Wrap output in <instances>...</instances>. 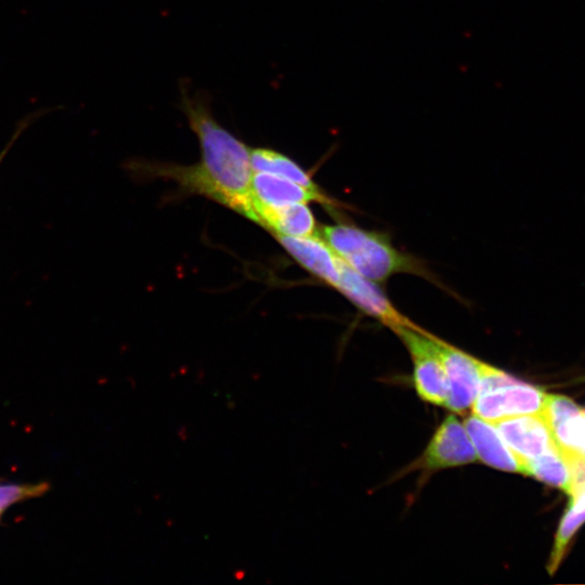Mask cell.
<instances>
[{
	"instance_id": "4fadbf2b",
	"label": "cell",
	"mask_w": 585,
	"mask_h": 585,
	"mask_svg": "<svg viewBox=\"0 0 585 585\" xmlns=\"http://www.w3.org/2000/svg\"><path fill=\"white\" fill-rule=\"evenodd\" d=\"M522 473L559 487L566 493H569L572 486L571 465L557 444L544 454L524 461Z\"/></svg>"
},
{
	"instance_id": "52a82bcc",
	"label": "cell",
	"mask_w": 585,
	"mask_h": 585,
	"mask_svg": "<svg viewBox=\"0 0 585 585\" xmlns=\"http://www.w3.org/2000/svg\"><path fill=\"white\" fill-rule=\"evenodd\" d=\"M500 437L522 464L533 459L557 443L542 414L509 417L494 422Z\"/></svg>"
},
{
	"instance_id": "8fae6325",
	"label": "cell",
	"mask_w": 585,
	"mask_h": 585,
	"mask_svg": "<svg viewBox=\"0 0 585 585\" xmlns=\"http://www.w3.org/2000/svg\"><path fill=\"white\" fill-rule=\"evenodd\" d=\"M464 426L477 458L493 468L522 473L520 461L507 446L494 424L472 415L464 421Z\"/></svg>"
},
{
	"instance_id": "9c48e42d",
	"label": "cell",
	"mask_w": 585,
	"mask_h": 585,
	"mask_svg": "<svg viewBox=\"0 0 585 585\" xmlns=\"http://www.w3.org/2000/svg\"><path fill=\"white\" fill-rule=\"evenodd\" d=\"M250 191L255 213L262 208H276L295 203L316 202L328 207L337 206V203L322 191L310 190L270 172L253 171Z\"/></svg>"
},
{
	"instance_id": "8992f818",
	"label": "cell",
	"mask_w": 585,
	"mask_h": 585,
	"mask_svg": "<svg viewBox=\"0 0 585 585\" xmlns=\"http://www.w3.org/2000/svg\"><path fill=\"white\" fill-rule=\"evenodd\" d=\"M448 384L445 406L464 412L472 406L478 394L482 362L434 337Z\"/></svg>"
},
{
	"instance_id": "5b68a950",
	"label": "cell",
	"mask_w": 585,
	"mask_h": 585,
	"mask_svg": "<svg viewBox=\"0 0 585 585\" xmlns=\"http://www.w3.org/2000/svg\"><path fill=\"white\" fill-rule=\"evenodd\" d=\"M335 289L362 312L391 329L416 326L392 304L375 282L362 276L342 259L339 262V280Z\"/></svg>"
},
{
	"instance_id": "3957f363",
	"label": "cell",
	"mask_w": 585,
	"mask_h": 585,
	"mask_svg": "<svg viewBox=\"0 0 585 585\" xmlns=\"http://www.w3.org/2000/svg\"><path fill=\"white\" fill-rule=\"evenodd\" d=\"M546 395L541 388L482 362L479 391L471 407L473 415L494 424L509 417L541 414Z\"/></svg>"
},
{
	"instance_id": "e0dca14e",
	"label": "cell",
	"mask_w": 585,
	"mask_h": 585,
	"mask_svg": "<svg viewBox=\"0 0 585 585\" xmlns=\"http://www.w3.org/2000/svg\"><path fill=\"white\" fill-rule=\"evenodd\" d=\"M49 490L46 483L38 484H16L2 483L0 484V519L4 511L14 504L21 503L28 498L41 496Z\"/></svg>"
},
{
	"instance_id": "ba28073f",
	"label": "cell",
	"mask_w": 585,
	"mask_h": 585,
	"mask_svg": "<svg viewBox=\"0 0 585 585\" xmlns=\"http://www.w3.org/2000/svg\"><path fill=\"white\" fill-rule=\"evenodd\" d=\"M476 459L477 455L464 424L448 415L430 440L421 464L426 469L438 470L463 466Z\"/></svg>"
},
{
	"instance_id": "277c9868",
	"label": "cell",
	"mask_w": 585,
	"mask_h": 585,
	"mask_svg": "<svg viewBox=\"0 0 585 585\" xmlns=\"http://www.w3.org/2000/svg\"><path fill=\"white\" fill-rule=\"evenodd\" d=\"M392 330L405 344L412 358L414 386L418 395L428 403L445 406L448 384L434 336L417 325L401 326Z\"/></svg>"
},
{
	"instance_id": "5bb4252c",
	"label": "cell",
	"mask_w": 585,
	"mask_h": 585,
	"mask_svg": "<svg viewBox=\"0 0 585 585\" xmlns=\"http://www.w3.org/2000/svg\"><path fill=\"white\" fill-rule=\"evenodd\" d=\"M250 159L253 171L277 174L299 183L310 190L321 191L311 176L288 156L264 147L251 148Z\"/></svg>"
},
{
	"instance_id": "7a4b0ae2",
	"label": "cell",
	"mask_w": 585,
	"mask_h": 585,
	"mask_svg": "<svg viewBox=\"0 0 585 585\" xmlns=\"http://www.w3.org/2000/svg\"><path fill=\"white\" fill-rule=\"evenodd\" d=\"M318 235L354 271L375 283L398 273L429 277L416 258L399 251L387 236L349 223L324 225Z\"/></svg>"
},
{
	"instance_id": "2e32d148",
	"label": "cell",
	"mask_w": 585,
	"mask_h": 585,
	"mask_svg": "<svg viewBox=\"0 0 585 585\" xmlns=\"http://www.w3.org/2000/svg\"><path fill=\"white\" fill-rule=\"evenodd\" d=\"M554 439L566 456L585 459V410L549 426Z\"/></svg>"
},
{
	"instance_id": "7c38bea8",
	"label": "cell",
	"mask_w": 585,
	"mask_h": 585,
	"mask_svg": "<svg viewBox=\"0 0 585 585\" xmlns=\"http://www.w3.org/2000/svg\"><path fill=\"white\" fill-rule=\"evenodd\" d=\"M257 223L276 235L304 237L318 235L316 220L307 203L257 210Z\"/></svg>"
},
{
	"instance_id": "30bf717a",
	"label": "cell",
	"mask_w": 585,
	"mask_h": 585,
	"mask_svg": "<svg viewBox=\"0 0 585 585\" xmlns=\"http://www.w3.org/2000/svg\"><path fill=\"white\" fill-rule=\"evenodd\" d=\"M283 248L308 272L322 282L336 287L339 280L340 258L320 236H275Z\"/></svg>"
},
{
	"instance_id": "6da1fadb",
	"label": "cell",
	"mask_w": 585,
	"mask_h": 585,
	"mask_svg": "<svg viewBox=\"0 0 585 585\" xmlns=\"http://www.w3.org/2000/svg\"><path fill=\"white\" fill-rule=\"evenodd\" d=\"M180 108L198 139L199 162L184 166L138 159L130 161L131 170L141 178L172 180L183 191L206 196L256 222L251 148L214 118L207 92L190 93L181 82Z\"/></svg>"
},
{
	"instance_id": "ac0fdd59",
	"label": "cell",
	"mask_w": 585,
	"mask_h": 585,
	"mask_svg": "<svg viewBox=\"0 0 585 585\" xmlns=\"http://www.w3.org/2000/svg\"><path fill=\"white\" fill-rule=\"evenodd\" d=\"M27 126L26 125H23L21 129H18V131L13 135L10 144L6 145V147L0 153V162L1 160L3 159V157L5 156L8 150L11 147L12 143L15 141V139L18 136V134L21 133V131L23 130V128H25Z\"/></svg>"
},
{
	"instance_id": "9a60e30c",
	"label": "cell",
	"mask_w": 585,
	"mask_h": 585,
	"mask_svg": "<svg viewBox=\"0 0 585 585\" xmlns=\"http://www.w3.org/2000/svg\"><path fill=\"white\" fill-rule=\"evenodd\" d=\"M570 497V504L556 533L555 544L548 563L550 574L557 570L572 537L585 522V487L572 493Z\"/></svg>"
}]
</instances>
